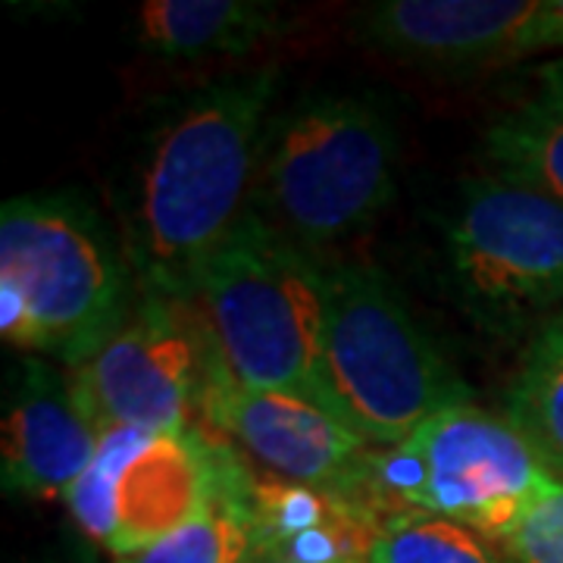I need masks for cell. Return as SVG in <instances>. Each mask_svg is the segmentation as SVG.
Returning <instances> with one entry per match:
<instances>
[{"label":"cell","instance_id":"8992f818","mask_svg":"<svg viewBox=\"0 0 563 563\" xmlns=\"http://www.w3.org/2000/svg\"><path fill=\"white\" fill-rule=\"evenodd\" d=\"M442 279L488 335L536 332L563 310V203L498 169L466 179L442 225Z\"/></svg>","mask_w":563,"mask_h":563},{"label":"cell","instance_id":"2e32d148","mask_svg":"<svg viewBox=\"0 0 563 563\" xmlns=\"http://www.w3.org/2000/svg\"><path fill=\"white\" fill-rule=\"evenodd\" d=\"M504 417L520 426L563 479V310L532 332L507 388Z\"/></svg>","mask_w":563,"mask_h":563},{"label":"cell","instance_id":"4fadbf2b","mask_svg":"<svg viewBox=\"0 0 563 563\" xmlns=\"http://www.w3.org/2000/svg\"><path fill=\"white\" fill-rule=\"evenodd\" d=\"M244 507V548L295 563H366L369 544L388 517L376 504L313 492L269 473L261 479L254 470Z\"/></svg>","mask_w":563,"mask_h":563},{"label":"cell","instance_id":"e0dca14e","mask_svg":"<svg viewBox=\"0 0 563 563\" xmlns=\"http://www.w3.org/2000/svg\"><path fill=\"white\" fill-rule=\"evenodd\" d=\"M366 563H514L501 542L442 517L391 510L369 544Z\"/></svg>","mask_w":563,"mask_h":563},{"label":"cell","instance_id":"9c48e42d","mask_svg":"<svg viewBox=\"0 0 563 563\" xmlns=\"http://www.w3.org/2000/svg\"><path fill=\"white\" fill-rule=\"evenodd\" d=\"M217 369L220 357L195 303L139 291L117 332L73 366V379L101 432H179L203 422Z\"/></svg>","mask_w":563,"mask_h":563},{"label":"cell","instance_id":"8fae6325","mask_svg":"<svg viewBox=\"0 0 563 563\" xmlns=\"http://www.w3.org/2000/svg\"><path fill=\"white\" fill-rule=\"evenodd\" d=\"M101 435L69 366L25 354L7 369L0 442L7 498L66 501L95 461Z\"/></svg>","mask_w":563,"mask_h":563},{"label":"cell","instance_id":"7a4b0ae2","mask_svg":"<svg viewBox=\"0 0 563 563\" xmlns=\"http://www.w3.org/2000/svg\"><path fill=\"white\" fill-rule=\"evenodd\" d=\"M135 298L120 229L88 195L60 188L3 203V342L73 369L117 332Z\"/></svg>","mask_w":563,"mask_h":563},{"label":"cell","instance_id":"ac0fdd59","mask_svg":"<svg viewBox=\"0 0 563 563\" xmlns=\"http://www.w3.org/2000/svg\"><path fill=\"white\" fill-rule=\"evenodd\" d=\"M247 483H251V466L242 461L225 492L195 523H188L181 532L135 558H122L113 563H239L247 542V507H244Z\"/></svg>","mask_w":563,"mask_h":563},{"label":"cell","instance_id":"5bb4252c","mask_svg":"<svg viewBox=\"0 0 563 563\" xmlns=\"http://www.w3.org/2000/svg\"><path fill=\"white\" fill-rule=\"evenodd\" d=\"M282 32V7L261 0H151L135 10L132 38L161 60L247 57Z\"/></svg>","mask_w":563,"mask_h":563},{"label":"cell","instance_id":"5b68a950","mask_svg":"<svg viewBox=\"0 0 563 563\" xmlns=\"http://www.w3.org/2000/svg\"><path fill=\"white\" fill-rule=\"evenodd\" d=\"M320 395L376 451L401 444L444 407L473 401L401 291L363 261H329Z\"/></svg>","mask_w":563,"mask_h":563},{"label":"cell","instance_id":"3957f363","mask_svg":"<svg viewBox=\"0 0 563 563\" xmlns=\"http://www.w3.org/2000/svg\"><path fill=\"white\" fill-rule=\"evenodd\" d=\"M401 132L376 91H310L269 117L251 213L313 257L354 242L395 201Z\"/></svg>","mask_w":563,"mask_h":563},{"label":"cell","instance_id":"9a60e30c","mask_svg":"<svg viewBox=\"0 0 563 563\" xmlns=\"http://www.w3.org/2000/svg\"><path fill=\"white\" fill-rule=\"evenodd\" d=\"M488 169L529 181L563 203V57L532 73L520 98L483 135Z\"/></svg>","mask_w":563,"mask_h":563},{"label":"cell","instance_id":"30bf717a","mask_svg":"<svg viewBox=\"0 0 563 563\" xmlns=\"http://www.w3.org/2000/svg\"><path fill=\"white\" fill-rule=\"evenodd\" d=\"M201 426L242 448L269 476L388 510L376 492L379 451L320 404L239 385L220 363Z\"/></svg>","mask_w":563,"mask_h":563},{"label":"cell","instance_id":"44dd1931","mask_svg":"<svg viewBox=\"0 0 563 563\" xmlns=\"http://www.w3.org/2000/svg\"><path fill=\"white\" fill-rule=\"evenodd\" d=\"M10 563H98V554H95V544L88 542L85 536H57L47 544H41L38 551L32 554H22L16 561Z\"/></svg>","mask_w":563,"mask_h":563},{"label":"cell","instance_id":"52a82bcc","mask_svg":"<svg viewBox=\"0 0 563 563\" xmlns=\"http://www.w3.org/2000/svg\"><path fill=\"white\" fill-rule=\"evenodd\" d=\"M561 485L520 426L473 401L444 407L376 454V492L388 510L442 517L495 542Z\"/></svg>","mask_w":563,"mask_h":563},{"label":"cell","instance_id":"277c9868","mask_svg":"<svg viewBox=\"0 0 563 563\" xmlns=\"http://www.w3.org/2000/svg\"><path fill=\"white\" fill-rule=\"evenodd\" d=\"M191 303L235 383L322 407L329 263L247 210L203 269Z\"/></svg>","mask_w":563,"mask_h":563},{"label":"cell","instance_id":"6da1fadb","mask_svg":"<svg viewBox=\"0 0 563 563\" xmlns=\"http://www.w3.org/2000/svg\"><path fill=\"white\" fill-rule=\"evenodd\" d=\"M276 66L198 81L154 101L110 188L139 291L191 301L203 269L251 210Z\"/></svg>","mask_w":563,"mask_h":563},{"label":"cell","instance_id":"ffe728a7","mask_svg":"<svg viewBox=\"0 0 563 563\" xmlns=\"http://www.w3.org/2000/svg\"><path fill=\"white\" fill-rule=\"evenodd\" d=\"M551 51H563V0H536L517 41V63Z\"/></svg>","mask_w":563,"mask_h":563},{"label":"cell","instance_id":"d6986e66","mask_svg":"<svg viewBox=\"0 0 563 563\" xmlns=\"http://www.w3.org/2000/svg\"><path fill=\"white\" fill-rule=\"evenodd\" d=\"M501 548L514 563H563V485L504 539Z\"/></svg>","mask_w":563,"mask_h":563},{"label":"cell","instance_id":"7c38bea8","mask_svg":"<svg viewBox=\"0 0 563 563\" xmlns=\"http://www.w3.org/2000/svg\"><path fill=\"white\" fill-rule=\"evenodd\" d=\"M536 0H379L354 13V35L391 60L435 76L517 63Z\"/></svg>","mask_w":563,"mask_h":563},{"label":"cell","instance_id":"ba28073f","mask_svg":"<svg viewBox=\"0 0 563 563\" xmlns=\"http://www.w3.org/2000/svg\"><path fill=\"white\" fill-rule=\"evenodd\" d=\"M239 448L207 426L179 432L107 429L66 495L81 536L110 558H135L195 523L242 466Z\"/></svg>","mask_w":563,"mask_h":563},{"label":"cell","instance_id":"7402d4cb","mask_svg":"<svg viewBox=\"0 0 563 563\" xmlns=\"http://www.w3.org/2000/svg\"><path fill=\"white\" fill-rule=\"evenodd\" d=\"M239 563H295V561H285V558L266 554V551H254V548H244L242 561H239Z\"/></svg>","mask_w":563,"mask_h":563}]
</instances>
